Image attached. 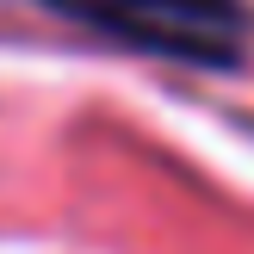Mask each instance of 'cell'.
I'll use <instances>...</instances> for the list:
<instances>
[{"instance_id": "cell-1", "label": "cell", "mask_w": 254, "mask_h": 254, "mask_svg": "<svg viewBox=\"0 0 254 254\" xmlns=\"http://www.w3.org/2000/svg\"><path fill=\"white\" fill-rule=\"evenodd\" d=\"M44 6L118 50L205 68V74L242 68L254 50L248 0H44Z\"/></svg>"}]
</instances>
